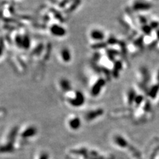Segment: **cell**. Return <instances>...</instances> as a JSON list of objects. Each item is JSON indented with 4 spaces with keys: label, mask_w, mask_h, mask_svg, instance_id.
<instances>
[{
    "label": "cell",
    "mask_w": 159,
    "mask_h": 159,
    "mask_svg": "<svg viewBox=\"0 0 159 159\" xmlns=\"http://www.w3.org/2000/svg\"><path fill=\"white\" fill-rule=\"evenodd\" d=\"M79 125H80V121L78 119H73L70 122V126L72 129H78Z\"/></svg>",
    "instance_id": "1"
},
{
    "label": "cell",
    "mask_w": 159,
    "mask_h": 159,
    "mask_svg": "<svg viewBox=\"0 0 159 159\" xmlns=\"http://www.w3.org/2000/svg\"><path fill=\"white\" fill-rule=\"evenodd\" d=\"M40 159H47V155L46 153H44V155H43L41 157H40Z\"/></svg>",
    "instance_id": "2"
}]
</instances>
